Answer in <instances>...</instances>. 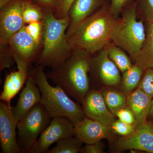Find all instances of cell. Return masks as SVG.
Masks as SVG:
<instances>
[{
  "mask_svg": "<svg viewBox=\"0 0 153 153\" xmlns=\"http://www.w3.org/2000/svg\"><path fill=\"white\" fill-rule=\"evenodd\" d=\"M135 125L130 124L118 120H115L110 128L116 134L121 136H126L133 132L136 128Z\"/></svg>",
  "mask_w": 153,
  "mask_h": 153,
  "instance_id": "cell-28",
  "label": "cell"
},
{
  "mask_svg": "<svg viewBox=\"0 0 153 153\" xmlns=\"http://www.w3.org/2000/svg\"><path fill=\"white\" fill-rule=\"evenodd\" d=\"M36 4L46 13H55L57 0H35Z\"/></svg>",
  "mask_w": 153,
  "mask_h": 153,
  "instance_id": "cell-32",
  "label": "cell"
},
{
  "mask_svg": "<svg viewBox=\"0 0 153 153\" xmlns=\"http://www.w3.org/2000/svg\"><path fill=\"white\" fill-rule=\"evenodd\" d=\"M145 71L138 88L153 98V68H149Z\"/></svg>",
  "mask_w": 153,
  "mask_h": 153,
  "instance_id": "cell-26",
  "label": "cell"
},
{
  "mask_svg": "<svg viewBox=\"0 0 153 153\" xmlns=\"http://www.w3.org/2000/svg\"><path fill=\"white\" fill-rule=\"evenodd\" d=\"M108 55L122 73L133 66L131 60L123 49L114 44L108 47Z\"/></svg>",
  "mask_w": 153,
  "mask_h": 153,
  "instance_id": "cell-23",
  "label": "cell"
},
{
  "mask_svg": "<svg viewBox=\"0 0 153 153\" xmlns=\"http://www.w3.org/2000/svg\"><path fill=\"white\" fill-rule=\"evenodd\" d=\"M152 98L139 88L127 98V106L133 113L137 127L146 122Z\"/></svg>",
  "mask_w": 153,
  "mask_h": 153,
  "instance_id": "cell-16",
  "label": "cell"
},
{
  "mask_svg": "<svg viewBox=\"0 0 153 153\" xmlns=\"http://www.w3.org/2000/svg\"><path fill=\"white\" fill-rule=\"evenodd\" d=\"M107 106L113 114L127 106V98L123 93L113 89H106L102 92Z\"/></svg>",
  "mask_w": 153,
  "mask_h": 153,
  "instance_id": "cell-21",
  "label": "cell"
},
{
  "mask_svg": "<svg viewBox=\"0 0 153 153\" xmlns=\"http://www.w3.org/2000/svg\"><path fill=\"white\" fill-rule=\"evenodd\" d=\"M17 0H0V9L3 7L4 6L14 1Z\"/></svg>",
  "mask_w": 153,
  "mask_h": 153,
  "instance_id": "cell-35",
  "label": "cell"
},
{
  "mask_svg": "<svg viewBox=\"0 0 153 153\" xmlns=\"http://www.w3.org/2000/svg\"><path fill=\"white\" fill-rule=\"evenodd\" d=\"M44 67L36 66L29 70V76L38 85L41 94L40 102L52 118L65 117L75 125L86 117L82 107L73 101L62 88L49 84Z\"/></svg>",
  "mask_w": 153,
  "mask_h": 153,
  "instance_id": "cell-4",
  "label": "cell"
},
{
  "mask_svg": "<svg viewBox=\"0 0 153 153\" xmlns=\"http://www.w3.org/2000/svg\"><path fill=\"white\" fill-rule=\"evenodd\" d=\"M142 9L148 22H153V0H143Z\"/></svg>",
  "mask_w": 153,
  "mask_h": 153,
  "instance_id": "cell-34",
  "label": "cell"
},
{
  "mask_svg": "<svg viewBox=\"0 0 153 153\" xmlns=\"http://www.w3.org/2000/svg\"><path fill=\"white\" fill-rule=\"evenodd\" d=\"M52 118L41 102L18 123L17 140L22 153H30L39 135L49 125Z\"/></svg>",
  "mask_w": 153,
  "mask_h": 153,
  "instance_id": "cell-6",
  "label": "cell"
},
{
  "mask_svg": "<svg viewBox=\"0 0 153 153\" xmlns=\"http://www.w3.org/2000/svg\"><path fill=\"white\" fill-rule=\"evenodd\" d=\"M120 71L108 57V46L97 56L91 57L89 72L95 74L106 85L113 86L120 83L121 79Z\"/></svg>",
  "mask_w": 153,
  "mask_h": 153,
  "instance_id": "cell-13",
  "label": "cell"
},
{
  "mask_svg": "<svg viewBox=\"0 0 153 153\" xmlns=\"http://www.w3.org/2000/svg\"><path fill=\"white\" fill-rule=\"evenodd\" d=\"M18 69L29 73L33 63L36 62L41 54L42 45L37 44L29 35L25 26L9 40Z\"/></svg>",
  "mask_w": 153,
  "mask_h": 153,
  "instance_id": "cell-7",
  "label": "cell"
},
{
  "mask_svg": "<svg viewBox=\"0 0 153 153\" xmlns=\"http://www.w3.org/2000/svg\"><path fill=\"white\" fill-rule=\"evenodd\" d=\"M146 38L143 22L137 19L136 7L134 5L124 11L121 18L117 19L111 41L115 45L127 52L134 60Z\"/></svg>",
  "mask_w": 153,
  "mask_h": 153,
  "instance_id": "cell-5",
  "label": "cell"
},
{
  "mask_svg": "<svg viewBox=\"0 0 153 153\" xmlns=\"http://www.w3.org/2000/svg\"><path fill=\"white\" fill-rule=\"evenodd\" d=\"M110 127L85 117L74 125V136L85 144H91L104 139L111 138Z\"/></svg>",
  "mask_w": 153,
  "mask_h": 153,
  "instance_id": "cell-14",
  "label": "cell"
},
{
  "mask_svg": "<svg viewBox=\"0 0 153 153\" xmlns=\"http://www.w3.org/2000/svg\"><path fill=\"white\" fill-rule=\"evenodd\" d=\"M90 55L84 50L74 49L61 66L46 74L48 79L81 103L90 90Z\"/></svg>",
  "mask_w": 153,
  "mask_h": 153,
  "instance_id": "cell-2",
  "label": "cell"
},
{
  "mask_svg": "<svg viewBox=\"0 0 153 153\" xmlns=\"http://www.w3.org/2000/svg\"><path fill=\"white\" fill-rule=\"evenodd\" d=\"M16 63L13 52L8 44H0V70L1 71L12 67Z\"/></svg>",
  "mask_w": 153,
  "mask_h": 153,
  "instance_id": "cell-25",
  "label": "cell"
},
{
  "mask_svg": "<svg viewBox=\"0 0 153 153\" xmlns=\"http://www.w3.org/2000/svg\"><path fill=\"white\" fill-rule=\"evenodd\" d=\"M41 97V92L38 85L29 76L16 104L11 107L13 115L17 122L19 123L34 105L40 102Z\"/></svg>",
  "mask_w": 153,
  "mask_h": 153,
  "instance_id": "cell-15",
  "label": "cell"
},
{
  "mask_svg": "<svg viewBox=\"0 0 153 153\" xmlns=\"http://www.w3.org/2000/svg\"><path fill=\"white\" fill-rule=\"evenodd\" d=\"M28 77V72L19 69L8 74L6 76L3 91L0 96L1 101L11 106V100L22 89Z\"/></svg>",
  "mask_w": 153,
  "mask_h": 153,
  "instance_id": "cell-18",
  "label": "cell"
},
{
  "mask_svg": "<svg viewBox=\"0 0 153 153\" xmlns=\"http://www.w3.org/2000/svg\"><path fill=\"white\" fill-rule=\"evenodd\" d=\"M105 145L101 140L91 144H85L81 148L79 153H103Z\"/></svg>",
  "mask_w": 153,
  "mask_h": 153,
  "instance_id": "cell-31",
  "label": "cell"
},
{
  "mask_svg": "<svg viewBox=\"0 0 153 153\" xmlns=\"http://www.w3.org/2000/svg\"><path fill=\"white\" fill-rule=\"evenodd\" d=\"M69 22L68 16L58 19L53 13H46L44 19L41 51L36 66L55 69L70 56L73 50L66 35Z\"/></svg>",
  "mask_w": 153,
  "mask_h": 153,
  "instance_id": "cell-3",
  "label": "cell"
},
{
  "mask_svg": "<svg viewBox=\"0 0 153 153\" xmlns=\"http://www.w3.org/2000/svg\"><path fill=\"white\" fill-rule=\"evenodd\" d=\"M102 1V0H74L68 12L70 22L66 33L97 11Z\"/></svg>",
  "mask_w": 153,
  "mask_h": 153,
  "instance_id": "cell-17",
  "label": "cell"
},
{
  "mask_svg": "<svg viewBox=\"0 0 153 153\" xmlns=\"http://www.w3.org/2000/svg\"><path fill=\"white\" fill-rule=\"evenodd\" d=\"M44 27V20L34 22L25 25V28L29 35L37 44L41 45L42 34Z\"/></svg>",
  "mask_w": 153,
  "mask_h": 153,
  "instance_id": "cell-27",
  "label": "cell"
},
{
  "mask_svg": "<svg viewBox=\"0 0 153 153\" xmlns=\"http://www.w3.org/2000/svg\"><path fill=\"white\" fill-rule=\"evenodd\" d=\"M74 136V124L68 118H52L41 132L30 153H47L50 146L59 140Z\"/></svg>",
  "mask_w": 153,
  "mask_h": 153,
  "instance_id": "cell-8",
  "label": "cell"
},
{
  "mask_svg": "<svg viewBox=\"0 0 153 153\" xmlns=\"http://www.w3.org/2000/svg\"><path fill=\"white\" fill-rule=\"evenodd\" d=\"M131 0H111V6L110 8L117 19L123 8Z\"/></svg>",
  "mask_w": 153,
  "mask_h": 153,
  "instance_id": "cell-33",
  "label": "cell"
},
{
  "mask_svg": "<svg viewBox=\"0 0 153 153\" xmlns=\"http://www.w3.org/2000/svg\"><path fill=\"white\" fill-rule=\"evenodd\" d=\"M110 8L102 7L66 33L72 50L80 49L93 54L111 41L117 22Z\"/></svg>",
  "mask_w": 153,
  "mask_h": 153,
  "instance_id": "cell-1",
  "label": "cell"
},
{
  "mask_svg": "<svg viewBox=\"0 0 153 153\" xmlns=\"http://www.w3.org/2000/svg\"><path fill=\"white\" fill-rule=\"evenodd\" d=\"M12 107L0 102V143L3 153H20L22 150L16 137L18 123L11 110Z\"/></svg>",
  "mask_w": 153,
  "mask_h": 153,
  "instance_id": "cell-11",
  "label": "cell"
},
{
  "mask_svg": "<svg viewBox=\"0 0 153 153\" xmlns=\"http://www.w3.org/2000/svg\"><path fill=\"white\" fill-rule=\"evenodd\" d=\"M85 117L110 127L114 121V115L111 112L105 102L102 92L90 89L82 103Z\"/></svg>",
  "mask_w": 153,
  "mask_h": 153,
  "instance_id": "cell-12",
  "label": "cell"
},
{
  "mask_svg": "<svg viewBox=\"0 0 153 153\" xmlns=\"http://www.w3.org/2000/svg\"><path fill=\"white\" fill-rule=\"evenodd\" d=\"M25 0H17L0 9V44L10 39L25 26L23 12Z\"/></svg>",
  "mask_w": 153,
  "mask_h": 153,
  "instance_id": "cell-10",
  "label": "cell"
},
{
  "mask_svg": "<svg viewBox=\"0 0 153 153\" xmlns=\"http://www.w3.org/2000/svg\"><path fill=\"white\" fill-rule=\"evenodd\" d=\"M46 13L31 0H25L22 15L25 25L44 20Z\"/></svg>",
  "mask_w": 153,
  "mask_h": 153,
  "instance_id": "cell-24",
  "label": "cell"
},
{
  "mask_svg": "<svg viewBox=\"0 0 153 153\" xmlns=\"http://www.w3.org/2000/svg\"><path fill=\"white\" fill-rule=\"evenodd\" d=\"M134 60L144 71L153 68V22H148L146 39Z\"/></svg>",
  "mask_w": 153,
  "mask_h": 153,
  "instance_id": "cell-19",
  "label": "cell"
},
{
  "mask_svg": "<svg viewBox=\"0 0 153 153\" xmlns=\"http://www.w3.org/2000/svg\"><path fill=\"white\" fill-rule=\"evenodd\" d=\"M149 115H150L151 116H153V98L152 100V104H151V108L150 110Z\"/></svg>",
  "mask_w": 153,
  "mask_h": 153,
  "instance_id": "cell-36",
  "label": "cell"
},
{
  "mask_svg": "<svg viewBox=\"0 0 153 153\" xmlns=\"http://www.w3.org/2000/svg\"><path fill=\"white\" fill-rule=\"evenodd\" d=\"M74 0H57L54 15L58 19L68 16L69 9Z\"/></svg>",
  "mask_w": 153,
  "mask_h": 153,
  "instance_id": "cell-29",
  "label": "cell"
},
{
  "mask_svg": "<svg viewBox=\"0 0 153 153\" xmlns=\"http://www.w3.org/2000/svg\"><path fill=\"white\" fill-rule=\"evenodd\" d=\"M54 148L47 153H77L79 152L83 143L75 136L59 140Z\"/></svg>",
  "mask_w": 153,
  "mask_h": 153,
  "instance_id": "cell-22",
  "label": "cell"
},
{
  "mask_svg": "<svg viewBox=\"0 0 153 153\" xmlns=\"http://www.w3.org/2000/svg\"><path fill=\"white\" fill-rule=\"evenodd\" d=\"M115 116L118 117L119 120L126 123L136 124L135 118L133 113L127 106L119 110L116 113Z\"/></svg>",
  "mask_w": 153,
  "mask_h": 153,
  "instance_id": "cell-30",
  "label": "cell"
},
{
  "mask_svg": "<svg viewBox=\"0 0 153 153\" xmlns=\"http://www.w3.org/2000/svg\"><path fill=\"white\" fill-rule=\"evenodd\" d=\"M144 70L135 64L123 73L122 88L125 93H131L139 85Z\"/></svg>",
  "mask_w": 153,
  "mask_h": 153,
  "instance_id": "cell-20",
  "label": "cell"
},
{
  "mask_svg": "<svg viewBox=\"0 0 153 153\" xmlns=\"http://www.w3.org/2000/svg\"><path fill=\"white\" fill-rule=\"evenodd\" d=\"M112 149L117 152L134 150L153 153V123L146 121L138 126L131 134L116 140Z\"/></svg>",
  "mask_w": 153,
  "mask_h": 153,
  "instance_id": "cell-9",
  "label": "cell"
}]
</instances>
